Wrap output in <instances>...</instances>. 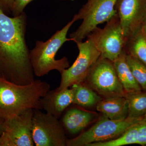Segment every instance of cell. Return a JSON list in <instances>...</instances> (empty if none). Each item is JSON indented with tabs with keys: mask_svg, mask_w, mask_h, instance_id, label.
<instances>
[{
	"mask_svg": "<svg viewBox=\"0 0 146 146\" xmlns=\"http://www.w3.org/2000/svg\"><path fill=\"white\" fill-rule=\"evenodd\" d=\"M26 14L11 17L0 8V77L20 85L35 80L25 35Z\"/></svg>",
	"mask_w": 146,
	"mask_h": 146,
	"instance_id": "obj_1",
	"label": "cell"
},
{
	"mask_svg": "<svg viewBox=\"0 0 146 146\" xmlns=\"http://www.w3.org/2000/svg\"><path fill=\"white\" fill-rule=\"evenodd\" d=\"M50 88L48 82L39 80L23 85L0 77V117H12L28 109L40 110L39 100Z\"/></svg>",
	"mask_w": 146,
	"mask_h": 146,
	"instance_id": "obj_2",
	"label": "cell"
},
{
	"mask_svg": "<svg viewBox=\"0 0 146 146\" xmlns=\"http://www.w3.org/2000/svg\"><path fill=\"white\" fill-rule=\"evenodd\" d=\"M75 22L73 18L45 42L36 41L34 48L30 50L31 62L35 75L39 77L43 76L53 70H56L61 74L70 67L67 57L64 56L56 60V55L65 42L72 41L71 38H67V35L69 29Z\"/></svg>",
	"mask_w": 146,
	"mask_h": 146,
	"instance_id": "obj_3",
	"label": "cell"
},
{
	"mask_svg": "<svg viewBox=\"0 0 146 146\" xmlns=\"http://www.w3.org/2000/svg\"><path fill=\"white\" fill-rule=\"evenodd\" d=\"M117 0H87L73 17L76 21L82 20L75 31L70 34L75 42L82 40L100 24L106 23L117 15L115 5Z\"/></svg>",
	"mask_w": 146,
	"mask_h": 146,
	"instance_id": "obj_4",
	"label": "cell"
},
{
	"mask_svg": "<svg viewBox=\"0 0 146 146\" xmlns=\"http://www.w3.org/2000/svg\"><path fill=\"white\" fill-rule=\"evenodd\" d=\"M143 120V118L128 117L121 120H112L103 115L94 125L76 138L67 139V146H88L90 144L114 140L129 128Z\"/></svg>",
	"mask_w": 146,
	"mask_h": 146,
	"instance_id": "obj_5",
	"label": "cell"
},
{
	"mask_svg": "<svg viewBox=\"0 0 146 146\" xmlns=\"http://www.w3.org/2000/svg\"><path fill=\"white\" fill-rule=\"evenodd\" d=\"M86 38L100 53V57L113 62L124 49L128 38L125 35L117 15L106 22L103 28L97 27Z\"/></svg>",
	"mask_w": 146,
	"mask_h": 146,
	"instance_id": "obj_6",
	"label": "cell"
},
{
	"mask_svg": "<svg viewBox=\"0 0 146 146\" xmlns=\"http://www.w3.org/2000/svg\"><path fill=\"white\" fill-rule=\"evenodd\" d=\"M103 98L124 97L113 62L100 57L83 82Z\"/></svg>",
	"mask_w": 146,
	"mask_h": 146,
	"instance_id": "obj_7",
	"label": "cell"
},
{
	"mask_svg": "<svg viewBox=\"0 0 146 146\" xmlns=\"http://www.w3.org/2000/svg\"><path fill=\"white\" fill-rule=\"evenodd\" d=\"M79 50L77 57L73 65L60 74V85L55 90L61 91L75 84L83 82L100 57V53L90 39L76 42Z\"/></svg>",
	"mask_w": 146,
	"mask_h": 146,
	"instance_id": "obj_8",
	"label": "cell"
},
{
	"mask_svg": "<svg viewBox=\"0 0 146 146\" xmlns=\"http://www.w3.org/2000/svg\"><path fill=\"white\" fill-rule=\"evenodd\" d=\"M65 129L57 118L34 109L32 136L35 146H67Z\"/></svg>",
	"mask_w": 146,
	"mask_h": 146,
	"instance_id": "obj_9",
	"label": "cell"
},
{
	"mask_svg": "<svg viewBox=\"0 0 146 146\" xmlns=\"http://www.w3.org/2000/svg\"><path fill=\"white\" fill-rule=\"evenodd\" d=\"M34 109H29L5 119L0 146H33V120Z\"/></svg>",
	"mask_w": 146,
	"mask_h": 146,
	"instance_id": "obj_10",
	"label": "cell"
},
{
	"mask_svg": "<svg viewBox=\"0 0 146 146\" xmlns=\"http://www.w3.org/2000/svg\"><path fill=\"white\" fill-rule=\"evenodd\" d=\"M115 9L127 37L141 29L146 17V0H117Z\"/></svg>",
	"mask_w": 146,
	"mask_h": 146,
	"instance_id": "obj_11",
	"label": "cell"
},
{
	"mask_svg": "<svg viewBox=\"0 0 146 146\" xmlns=\"http://www.w3.org/2000/svg\"><path fill=\"white\" fill-rule=\"evenodd\" d=\"M73 100L74 92L72 88L59 91L50 90L39 100L40 110L58 119L65 109L73 104Z\"/></svg>",
	"mask_w": 146,
	"mask_h": 146,
	"instance_id": "obj_12",
	"label": "cell"
},
{
	"mask_svg": "<svg viewBox=\"0 0 146 146\" xmlns=\"http://www.w3.org/2000/svg\"><path fill=\"white\" fill-rule=\"evenodd\" d=\"M94 116L93 112L73 108L66 111L61 122L65 130L74 135L79 133L90 124Z\"/></svg>",
	"mask_w": 146,
	"mask_h": 146,
	"instance_id": "obj_13",
	"label": "cell"
},
{
	"mask_svg": "<svg viewBox=\"0 0 146 146\" xmlns=\"http://www.w3.org/2000/svg\"><path fill=\"white\" fill-rule=\"evenodd\" d=\"M128 102L125 97L103 98L96 105V109L112 120L124 119L128 116Z\"/></svg>",
	"mask_w": 146,
	"mask_h": 146,
	"instance_id": "obj_14",
	"label": "cell"
},
{
	"mask_svg": "<svg viewBox=\"0 0 146 146\" xmlns=\"http://www.w3.org/2000/svg\"><path fill=\"white\" fill-rule=\"evenodd\" d=\"M118 78L125 93L142 91L141 86L135 80L128 64L126 53L124 50L113 62Z\"/></svg>",
	"mask_w": 146,
	"mask_h": 146,
	"instance_id": "obj_15",
	"label": "cell"
},
{
	"mask_svg": "<svg viewBox=\"0 0 146 146\" xmlns=\"http://www.w3.org/2000/svg\"><path fill=\"white\" fill-rule=\"evenodd\" d=\"M74 92L73 104L83 108L96 106L102 98L84 82L72 86Z\"/></svg>",
	"mask_w": 146,
	"mask_h": 146,
	"instance_id": "obj_16",
	"label": "cell"
},
{
	"mask_svg": "<svg viewBox=\"0 0 146 146\" xmlns=\"http://www.w3.org/2000/svg\"><path fill=\"white\" fill-rule=\"evenodd\" d=\"M124 50L146 66V38L141 29L128 38Z\"/></svg>",
	"mask_w": 146,
	"mask_h": 146,
	"instance_id": "obj_17",
	"label": "cell"
},
{
	"mask_svg": "<svg viewBox=\"0 0 146 146\" xmlns=\"http://www.w3.org/2000/svg\"><path fill=\"white\" fill-rule=\"evenodd\" d=\"M128 102V116L130 118L143 117L146 114V91L125 93Z\"/></svg>",
	"mask_w": 146,
	"mask_h": 146,
	"instance_id": "obj_18",
	"label": "cell"
},
{
	"mask_svg": "<svg viewBox=\"0 0 146 146\" xmlns=\"http://www.w3.org/2000/svg\"><path fill=\"white\" fill-rule=\"evenodd\" d=\"M139 122L129 128L121 136L116 139L106 142L94 143L88 146H122L137 144Z\"/></svg>",
	"mask_w": 146,
	"mask_h": 146,
	"instance_id": "obj_19",
	"label": "cell"
},
{
	"mask_svg": "<svg viewBox=\"0 0 146 146\" xmlns=\"http://www.w3.org/2000/svg\"><path fill=\"white\" fill-rule=\"evenodd\" d=\"M126 59L135 80L141 89L146 91V66L129 55L126 54Z\"/></svg>",
	"mask_w": 146,
	"mask_h": 146,
	"instance_id": "obj_20",
	"label": "cell"
},
{
	"mask_svg": "<svg viewBox=\"0 0 146 146\" xmlns=\"http://www.w3.org/2000/svg\"><path fill=\"white\" fill-rule=\"evenodd\" d=\"M34 0H14L11 9V14L13 17L21 15L24 12L26 7ZM60 1H74V0H60Z\"/></svg>",
	"mask_w": 146,
	"mask_h": 146,
	"instance_id": "obj_21",
	"label": "cell"
},
{
	"mask_svg": "<svg viewBox=\"0 0 146 146\" xmlns=\"http://www.w3.org/2000/svg\"><path fill=\"white\" fill-rule=\"evenodd\" d=\"M138 125L137 144L146 145V122L142 120L138 123Z\"/></svg>",
	"mask_w": 146,
	"mask_h": 146,
	"instance_id": "obj_22",
	"label": "cell"
},
{
	"mask_svg": "<svg viewBox=\"0 0 146 146\" xmlns=\"http://www.w3.org/2000/svg\"><path fill=\"white\" fill-rule=\"evenodd\" d=\"M14 0H0V8L7 15L11 14Z\"/></svg>",
	"mask_w": 146,
	"mask_h": 146,
	"instance_id": "obj_23",
	"label": "cell"
},
{
	"mask_svg": "<svg viewBox=\"0 0 146 146\" xmlns=\"http://www.w3.org/2000/svg\"><path fill=\"white\" fill-rule=\"evenodd\" d=\"M141 29L146 38V18H145V20H144Z\"/></svg>",
	"mask_w": 146,
	"mask_h": 146,
	"instance_id": "obj_24",
	"label": "cell"
},
{
	"mask_svg": "<svg viewBox=\"0 0 146 146\" xmlns=\"http://www.w3.org/2000/svg\"><path fill=\"white\" fill-rule=\"evenodd\" d=\"M5 119L0 117V136L1 135L3 131V125Z\"/></svg>",
	"mask_w": 146,
	"mask_h": 146,
	"instance_id": "obj_25",
	"label": "cell"
},
{
	"mask_svg": "<svg viewBox=\"0 0 146 146\" xmlns=\"http://www.w3.org/2000/svg\"><path fill=\"white\" fill-rule=\"evenodd\" d=\"M143 120L146 122V115L144 116L143 117Z\"/></svg>",
	"mask_w": 146,
	"mask_h": 146,
	"instance_id": "obj_26",
	"label": "cell"
},
{
	"mask_svg": "<svg viewBox=\"0 0 146 146\" xmlns=\"http://www.w3.org/2000/svg\"><path fill=\"white\" fill-rule=\"evenodd\" d=\"M0 143H1V137H0Z\"/></svg>",
	"mask_w": 146,
	"mask_h": 146,
	"instance_id": "obj_27",
	"label": "cell"
}]
</instances>
